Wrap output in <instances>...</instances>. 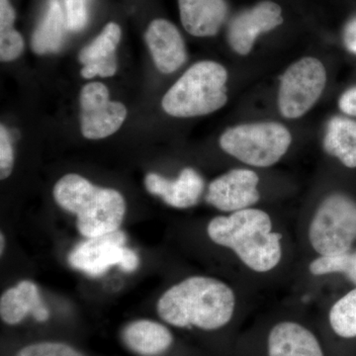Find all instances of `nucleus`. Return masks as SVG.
I'll return each instance as SVG.
<instances>
[{"instance_id":"1","label":"nucleus","mask_w":356,"mask_h":356,"mask_svg":"<svg viewBox=\"0 0 356 356\" xmlns=\"http://www.w3.org/2000/svg\"><path fill=\"white\" fill-rule=\"evenodd\" d=\"M236 308V296L222 281L191 276L168 288L156 304L161 320L177 327L215 331L228 325Z\"/></svg>"},{"instance_id":"2","label":"nucleus","mask_w":356,"mask_h":356,"mask_svg":"<svg viewBox=\"0 0 356 356\" xmlns=\"http://www.w3.org/2000/svg\"><path fill=\"white\" fill-rule=\"evenodd\" d=\"M210 240L233 250L248 268L267 273L282 257V235L273 232V221L266 212L254 208L218 216L207 226Z\"/></svg>"},{"instance_id":"3","label":"nucleus","mask_w":356,"mask_h":356,"mask_svg":"<svg viewBox=\"0 0 356 356\" xmlns=\"http://www.w3.org/2000/svg\"><path fill=\"white\" fill-rule=\"evenodd\" d=\"M54 199L62 209L76 218V229L86 238L120 229L127 204L120 192L96 186L81 175L69 173L58 180Z\"/></svg>"},{"instance_id":"4","label":"nucleus","mask_w":356,"mask_h":356,"mask_svg":"<svg viewBox=\"0 0 356 356\" xmlns=\"http://www.w3.org/2000/svg\"><path fill=\"white\" fill-rule=\"evenodd\" d=\"M228 72L222 65L203 60L192 65L168 89L161 106L173 117L203 116L221 109L228 102Z\"/></svg>"},{"instance_id":"5","label":"nucleus","mask_w":356,"mask_h":356,"mask_svg":"<svg viewBox=\"0 0 356 356\" xmlns=\"http://www.w3.org/2000/svg\"><path fill=\"white\" fill-rule=\"evenodd\" d=\"M291 142L288 129L276 122L236 126L220 138L222 151L255 168L275 165L287 153Z\"/></svg>"},{"instance_id":"6","label":"nucleus","mask_w":356,"mask_h":356,"mask_svg":"<svg viewBox=\"0 0 356 356\" xmlns=\"http://www.w3.org/2000/svg\"><path fill=\"white\" fill-rule=\"evenodd\" d=\"M309 241L322 257L350 252L356 241V201L341 193L325 197L312 219Z\"/></svg>"},{"instance_id":"7","label":"nucleus","mask_w":356,"mask_h":356,"mask_svg":"<svg viewBox=\"0 0 356 356\" xmlns=\"http://www.w3.org/2000/svg\"><path fill=\"white\" fill-rule=\"evenodd\" d=\"M67 261L72 268L92 277L103 275L114 266L132 273L140 264L139 257L128 248L127 236L121 229L86 238L70 252Z\"/></svg>"},{"instance_id":"8","label":"nucleus","mask_w":356,"mask_h":356,"mask_svg":"<svg viewBox=\"0 0 356 356\" xmlns=\"http://www.w3.org/2000/svg\"><path fill=\"white\" fill-rule=\"evenodd\" d=\"M327 83V72L318 58H301L288 67L281 77L278 107L288 119L306 114L322 95Z\"/></svg>"},{"instance_id":"9","label":"nucleus","mask_w":356,"mask_h":356,"mask_svg":"<svg viewBox=\"0 0 356 356\" xmlns=\"http://www.w3.org/2000/svg\"><path fill=\"white\" fill-rule=\"evenodd\" d=\"M81 128L83 137L100 140L116 133L127 117L121 102H112L104 83L86 84L81 92Z\"/></svg>"},{"instance_id":"10","label":"nucleus","mask_w":356,"mask_h":356,"mask_svg":"<svg viewBox=\"0 0 356 356\" xmlns=\"http://www.w3.org/2000/svg\"><path fill=\"white\" fill-rule=\"evenodd\" d=\"M259 177L247 168H236L213 180L206 201L222 212L234 213L252 208L261 198Z\"/></svg>"},{"instance_id":"11","label":"nucleus","mask_w":356,"mask_h":356,"mask_svg":"<svg viewBox=\"0 0 356 356\" xmlns=\"http://www.w3.org/2000/svg\"><path fill=\"white\" fill-rule=\"evenodd\" d=\"M282 23V9L277 3L269 0L259 2L238 13L229 22V46L238 55H248L259 35L275 29Z\"/></svg>"},{"instance_id":"12","label":"nucleus","mask_w":356,"mask_h":356,"mask_svg":"<svg viewBox=\"0 0 356 356\" xmlns=\"http://www.w3.org/2000/svg\"><path fill=\"white\" fill-rule=\"evenodd\" d=\"M145 186L147 192L159 196L170 207L187 209L200 200L204 180L195 170L186 168L175 180L168 179L158 173H149L145 177Z\"/></svg>"},{"instance_id":"13","label":"nucleus","mask_w":356,"mask_h":356,"mask_svg":"<svg viewBox=\"0 0 356 356\" xmlns=\"http://www.w3.org/2000/svg\"><path fill=\"white\" fill-rule=\"evenodd\" d=\"M154 65L163 74H172L186 60V49L181 34L172 22L156 19L145 35Z\"/></svg>"},{"instance_id":"14","label":"nucleus","mask_w":356,"mask_h":356,"mask_svg":"<svg viewBox=\"0 0 356 356\" xmlns=\"http://www.w3.org/2000/svg\"><path fill=\"white\" fill-rule=\"evenodd\" d=\"M29 314L38 322H46L50 318V312L44 305L36 283L22 280L2 293L0 317L6 324H19Z\"/></svg>"},{"instance_id":"15","label":"nucleus","mask_w":356,"mask_h":356,"mask_svg":"<svg viewBox=\"0 0 356 356\" xmlns=\"http://www.w3.org/2000/svg\"><path fill=\"white\" fill-rule=\"evenodd\" d=\"M268 356H325L315 334L295 322L274 325L267 339Z\"/></svg>"},{"instance_id":"16","label":"nucleus","mask_w":356,"mask_h":356,"mask_svg":"<svg viewBox=\"0 0 356 356\" xmlns=\"http://www.w3.org/2000/svg\"><path fill=\"white\" fill-rule=\"evenodd\" d=\"M184 29L195 37L215 36L228 15L225 0H178Z\"/></svg>"},{"instance_id":"17","label":"nucleus","mask_w":356,"mask_h":356,"mask_svg":"<svg viewBox=\"0 0 356 356\" xmlns=\"http://www.w3.org/2000/svg\"><path fill=\"white\" fill-rule=\"evenodd\" d=\"M122 339L126 346L143 356H156L172 346L173 337L165 325L151 320H137L124 327Z\"/></svg>"},{"instance_id":"18","label":"nucleus","mask_w":356,"mask_h":356,"mask_svg":"<svg viewBox=\"0 0 356 356\" xmlns=\"http://www.w3.org/2000/svg\"><path fill=\"white\" fill-rule=\"evenodd\" d=\"M67 19L60 0H49L46 13L33 33L32 50L37 55L56 53L64 44Z\"/></svg>"},{"instance_id":"19","label":"nucleus","mask_w":356,"mask_h":356,"mask_svg":"<svg viewBox=\"0 0 356 356\" xmlns=\"http://www.w3.org/2000/svg\"><path fill=\"white\" fill-rule=\"evenodd\" d=\"M324 149L348 168H356V122L334 117L327 124Z\"/></svg>"},{"instance_id":"20","label":"nucleus","mask_w":356,"mask_h":356,"mask_svg":"<svg viewBox=\"0 0 356 356\" xmlns=\"http://www.w3.org/2000/svg\"><path fill=\"white\" fill-rule=\"evenodd\" d=\"M15 11L9 0H0V60L13 62L22 55L24 40L14 29Z\"/></svg>"},{"instance_id":"21","label":"nucleus","mask_w":356,"mask_h":356,"mask_svg":"<svg viewBox=\"0 0 356 356\" xmlns=\"http://www.w3.org/2000/svg\"><path fill=\"white\" fill-rule=\"evenodd\" d=\"M121 35L120 26L114 22L108 23L102 32L81 51L79 56L81 64L115 60V51L120 43Z\"/></svg>"},{"instance_id":"22","label":"nucleus","mask_w":356,"mask_h":356,"mask_svg":"<svg viewBox=\"0 0 356 356\" xmlns=\"http://www.w3.org/2000/svg\"><path fill=\"white\" fill-rule=\"evenodd\" d=\"M329 320L337 336L343 339L356 337V288L334 304Z\"/></svg>"},{"instance_id":"23","label":"nucleus","mask_w":356,"mask_h":356,"mask_svg":"<svg viewBox=\"0 0 356 356\" xmlns=\"http://www.w3.org/2000/svg\"><path fill=\"white\" fill-rule=\"evenodd\" d=\"M309 270L316 276L329 273H344L348 280L356 284V252L331 257L320 255L318 259L311 262Z\"/></svg>"},{"instance_id":"24","label":"nucleus","mask_w":356,"mask_h":356,"mask_svg":"<svg viewBox=\"0 0 356 356\" xmlns=\"http://www.w3.org/2000/svg\"><path fill=\"white\" fill-rule=\"evenodd\" d=\"M67 30L81 32L88 25L91 0H64Z\"/></svg>"},{"instance_id":"25","label":"nucleus","mask_w":356,"mask_h":356,"mask_svg":"<svg viewBox=\"0 0 356 356\" xmlns=\"http://www.w3.org/2000/svg\"><path fill=\"white\" fill-rule=\"evenodd\" d=\"M16 356H84L69 344L62 343H38L29 344L18 351Z\"/></svg>"},{"instance_id":"26","label":"nucleus","mask_w":356,"mask_h":356,"mask_svg":"<svg viewBox=\"0 0 356 356\" xmlns=\"http://www.w3.org/2000/svg\"><path fill=\"white\" fill-rule=\"evenodd\" d=\"M14 165V152L10 135L6 128L0 127V178L1 180L10 177Z\"/></svg>"},{"instance_id":"27","label":"nucleus","mask_w":356,"mask_h":356,"mask_svg":"<svg viewBox=\"0 0 356 356\" xmlns=\"http://www.w3.org/2000/svg\"><path fill=\"white\" fill-rule=\"evenodd\" d=\"M117 72V62L115 60H106V62L91 63L84 65L81 74L84 79H92L96 76L102 77L113 76Z\"/></svg>"},{"instance_id":"28","label":"nucleus","mask_w":356,"mask_h":356,"mask_svg":"<svg viewBox=\"0 0 356 356\" xmlns=\"http://www.w3.org/2000/svg\"><path fill=\"white\" fill-rule=\"evenodd\" d=\"M339 106L344 113L356 116V88L348 89L341 95Z\"/></svg>"},{"instance_id":"29","label":"nucleus","mask_w":356,"mask_h":356,"mask_svg":"<svg viewBox=\"0 0 356 356\" xmlns=\"http://www.w3.org/2000/svg\"><path fill=\"white\" fill-rule=\"evenodd\" d=\"M343 44L348 51L356 55V17L353 18L344 27Z\"/></svg>"},{"instance_id":"30","label":"nucleus","mask_w":356,"mask_h":356,"mask_svg":"<svg viewBox=\"0 0 356 356\" xmlns=\"http://www.w3.org/2000/svg\"><path fill=\"white\" fill-rule=\"evenodd\" d=\"M0 241H1V245H0L1 250H0V252L2 255L4 252V248H6V236H4L3 233H1V236H0Z\"/></svg>"}]
</instances>
